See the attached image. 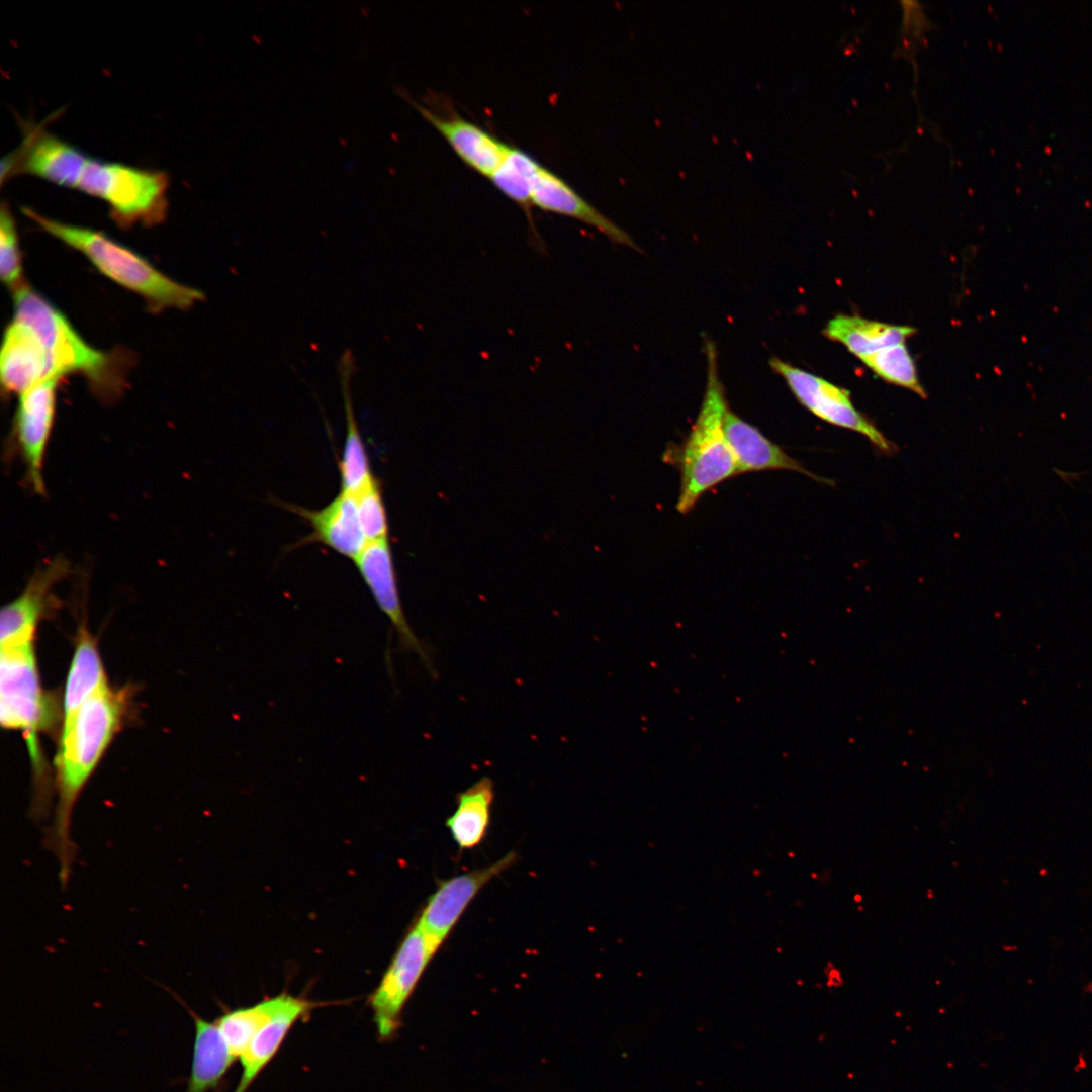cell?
<instances>
[{"label":"cell","instance_id":"1","mask_svg":"<svg viewBox=\"0 0 1092 1092\" xmlns=\"http://www.w3.org/2000/svg\"><path fill=\"white\" fill-rule=\"evenodd\" d=\"M124 690L108 680L81 706L71 723L61 730L56 757L57 805L48 833L49 848L59 862V877L66 887L76 855L71 838L75 805L116 733L127 711Z\"/></svg>","mask_w":1092,"mask_h":1092},{"label":"cell","instance_id":"2","mask_svg":"<svg viewBox=\"0 0 1092 1092\" xmlns=\"http://www.w3.org/2000/svg\"><path fill=\"white\" fill-rule=\"evenodd\" d=\"M46 178L102 200L121 225L155 224L167 211L165 172L95 159L66 142L53 152Z\"/></svg>","mask_w":1092,"mask_h":1092},{"label":"cell","instance_id":"3","mask_svg":"<svg viewBox=\"0 0 1092 1092\" xmlns=\"http://www.w3.org/2000/svg\"><path fill=\"white\" fill-rule=\"evenodd\" d=\"M707 383L698 416L684 442L671 446L664 460L679 472L676 510L689 514L700 498L723 481L739 475L737 463L724 430L729 405L718 375L717 353L706 344Z\"/></svg>","mask_w":1092,"mask_h":1092},{"label":"cell","instance_id":"4","mask_svg":"<svg viewBox=\"0 0 1092 1092\" xmlns=\"http://www.w3.org/2000/svg\"><path fill=\"white\" fill-rule=\"evenodd\" d=\"M22 211L48 234L85 255L103 275L144 297L154 310L185 309L204 298L200 290L172 280L98 231L51 219L28 207Z\"/></svg>","mask_w":1092,"mask_h":1092},{"label":"cell","instance_id":"5","mask_svg":"<svg viewBox=\"0 0 1092 1092\" xmlns=\"http://www.w3.org/2000/svg\"><path fill=\"white\" fill-rule=\"evenodd\" d=\"M0 707L2 727L25 734L36 784L33 813L36 818H43L48 788L43 783L37 737L51 724L52 706L40 684L34 644L1 648Z\"/></svg>","mask_w":1092,"mask_h":1092},{"label":"cell","instance_id":"6","mask_svg":"<svg viewBox=\"0 0 1092 1092\" xmlns=\"http://www.w3.org/2000/svg\"><path fill=\"white\" fill-rule=\"evenodd\" d=\"M33 330L40 340L53 375L81 373L98 391H114L112 357L88 345L56 307L24 284L14 291V317Z\"/></svg>","mask_w":1092,"mask_h":1092},{"label":"cell","instance_id":"7","mask_svg":"<svg viewBox=\"0 0 1092 1092\" xmlns=\"http://www.w3.org/2000/svg\"><path fill=\"white\" fill-rule=\"evenodd\" d=\"M769 365L784 378L797 400L814 416L864 436L883 455L897 453L898 446L854 406L847 389L776 357L769 360Z\"/></svg>","mask_w":1092,"mask_h":1092},{"label":"cell","instance_id":"8","mask_svg":"<svg viewBox=\"0 0 1092 1092\" xmlns=\"http://www.w3.org/2000/svg\"><path fill=\"white\" fill-rule=\"evenodd\" d=\"M437 951L415 923L369 999L380 1041H389L397 1034L403 1008Z\"/></svg>","mask_w":1092,"mask_h":1092},{"label":"cell","instance_id":"9","mask_svg":"<svg viewBox=\"0 0 1092 1092\" xmlns=\"http://www.w3.org/2000/svg\"><path fill=\"white\" fill-rule=\"evenodd\" d=\"M516 860L517 853L510 851L487 867L439 881L416 921L417 926L439 949L481 889Z\"/></svg>","mask_w":1092,"mask_h":1092},{"label":"cell","instance_id":"10","mask_svg":"<svg viewBox=\"0 0 1092 1092\" xmlns=\"http://www.w3.org/2000/svg\"><path fill=\"white\" fill-rule=\"evenodd\" d=\"M59 378H48L19 394L13 433L25 466L26 479L35 493L46 491L43 464L56 412Z\"/></svg>","mask_w":1092,"mask_h":1092},{"label":"cell","instance_id":"11","mask_svg":"<svg viewBox=\"0 0 1092 1092\" xmlns=\"http://www.w3.org/2000/svg\"><path fill=\"white\" fill-rule=\"evenodd\" d=\"M388 542V540L368 542L354 562L379 609L394 628L400 649L418 655L430 673L434 675L435 669L430 652L411 628L403 612Z\"/></svg>","mask_w":1092,"mask_h":1092},{"label":"cell","instance_id":"12","mask_svg":"<svg viewBox=\"0 0 1092 1092\" xmlns=\"http://www.w3.org/2000/svg\"><path fill=\"white\" fill-rule=\"evenodd\" d=\"M69 573V561L57 557L32 574L23 590L2 608L0 648L34 644L37 626L55 601L54 588Z\"/></svg>","mask_w":1092,"mask_h":1092},{"label":"cell","instance_id":"13","mask_svg":"<svg viewBox=\"0 0 1092 1092\" xmlns=\"http://www.w3.org/2000/svg\"><path fill=\"white\" fill-rule=\"evenodd\" d=\"M284 506L306 520L311 532L302 543H320L355 560L368 541L359 519L356 496L339 492L325 507L311 510L296 505Z\"/></svg>","mask_w":1092,"mask_h":1092},{"label":"cell","instance_id":"14","mask_svg":"<svg viewBox=\"0 0 1092 1092\" xmlns=\"http://www.w3.org/2000/svg\"><path fill=\"white\" fill-rule=\"evenodd\" d=\"M411 103L462 162L478 174L489 179L508 155L509 145L458 113L440 115L414 100Z\"/></svg>","mask_w":1092,"mask_h":1092},{"label":"cell","instance_id":"15","mask_svg":"<svg viewBox=\"0 0 1092 1092\" xmlns=\"http://www.w3.org/2000/svg\"><path fill=\"white\" fill-rule=\"evenodd\" d=\"M531 200L533 206L543 211L576 219L597 229L616 244L638 249L629 234L543 165L534 179Z\"/></svg>","mask_w":1092,"mask_h":1092},{"label":"cell","instance_id":"16","mask_svg":"<svg viewBox=\"0 0 1092 1092\" xmlns=\"http://www.w3.org/2000/svg\"><path fill=\"white\" fill-rule=\"evenodd\" d=\"M726 438L735 457L739 474L746 472L788 470L804 474L825 485L834 481L809 471L782 447L769 440L730 407L724 418Z\"/></svg>","mask_w":1092,"mask_h":1092},{"label":"cell","instance_id":"17","mask_svg":"<svg viewBox=\"0 0 1092 1092\" xmlns=\"http://www.w3.org/2000/svg\"><path fill=\"white\" fill-rule=\"evenodd\" d=\"M0 376L3 389L18 394L48 378H57L53 375L47 352L37 335L16 320L4 333Z\"/></svg>","mask_w":1092,"mask_h":1092},{"label":"cell","instance_id":"18","mask_svg":"<svg viewBox=\"0 0 1092 1092\" xmlns=\"http://www.w3.org/2000/svg\"><path fill=\"white\" fill-rule=\"evenodd\" d=\"M320 1005L322 1004L285 993L280 1008L260 1028L239 1058L242 1073L234 1092H247L273 1060L292 1027L299 1020L306 1018Z\"/></svg>","mask_w":1092,"mask_h":1092},{"label":"cell","instance_id":"19","mask_svg":"<svg viewBox=\"0 0 1092 1092\" xmlns=\"http://www.w3.org/2000/svg\"><path fill=\"white\" fill-rule=\"evenodd\" d=\"M338 372L346 418V436L339 462L340 492L358 494L374 478L369 458L354 415L350 382L355 373V359L350 349L340 356Z\"/></svg>","mask_w":1092,"mask_h":1092},{"label":"cell","instance_id":"20","mask_svg":"<svg viewBox=\"0 0 1092 1092\" xmlns=\"http://www.w3.org/2000/svg\"><path fill=\"white\" fill-rule=\"evenodd\" d=\"M179 1001L191 1016L195 1030L191 1070L184 1092H210L220 1085L237 1059L231 1053L215 1021L202 1018L184 1001Z\"/></svg>","mask_w":1092,"mask_h":1092},{"label":"cell","instance_id":"21","mask_svg":"<svg viewBox=\"0 0 1092 1092\" xmlns=\"http://www.w3.org/2000/svg\"><path fill=\"white\" fill-rule=\"evenodd\" d=\"M915 331L910 326L838 314L827 323L823 333L826 338L842 344L860 359L885 347L905 343Z\"/></svg>","mask_w":1092,"mask_h":1092},{"label":"cell","instance_id":"22","mask_svg":"<svg viewBox=\"0 0 1092 1092\" xmlns=\"http://www.w3.org/2000/svg\"><path fill=\"white\" fill-rule=\"evenodd\" d=\"M106 681L96 640L85 627H81L65 686L61 730L71 723L84 702Z\"/></svg>","mask_w":1092,"mask_h":1092},{"label":"cell","instance_id":"23","mask_svg":"<svg viewBox=\"0 0 1092 1092\" xmlns=\"http://www.w3.org/2000/svg\"><path fill=\"white\" fill-rule=\"evenodd\" d=\"M494 796V784L488 777L457 794L456 809L446 820V826L460 850L472 849L484 839Z\"/></svg>","mask_w":1092,"mask_h":1092},{"label":"cell","instance_id":"24","mask_svg":"<svg viewBox=\"0 0 1092 1092\" xmlns=\"http://www.w3.org/2000/svg\"><path fill=\"white\" fill-rule=\"evenodd\" d=\"M541 164L525 151L511 147L505 160L489 180L525 212L534 248L545 251V244L532 216V188Z\"/></svg>","mask_w":1092,"mask_h":1092},{"label":"cell","instance_id":"25","mask_svg":"<svg viewBox=\"0 0 1092 1092\" xmlns=\"http://www.w3.org/2000/svg\"><path fill=\"white\" fill-rule=\"evenodd\" d=\"M285 993L224 1012L214 1021L233 1056L239 1060L255 1034L277 1012Z\"/></svg>","mask_w":1092,"mask_h":1092},{"label":"cell","instance_id":"26","mask_svg":"<svg viewBox=\"0 0 1092 1092\" xmlns=\"http://www.w3.org/2000/svg\"><path fill=\"white\" fill-rule=\"evenodd\" d=\"M860 360L886 382L909 389L920 397L926 398L915 362L905 343L885 347L861 357Z\"/></svg>","mask_w":1092,"mask_h":1092},{"label":"cell","instance_id":"27","mask_svg":"<svg viewBox=\"0 0 1092 1092\" xmlns=\"http://www.w3.org/2000/svg\"><path fill=\"white\" fill-rule=\"evenodd\" d=\"M355 496L359 519L367 541L388 540V517L379 480L374 478Z\"/></svg>","mask_w":1092,"mask_h":1092},{"label":"cell","instance_id":"28","mask_svg":"<svg viewBox=\"0 0 1092 1092\" xmlns=\"http://www.w3.org/2000/svg\"><path fill=\"white\" fill-rule=\"evenodd\" d=\"M0 275L3 283L14 290L23 285L17 230L6 203L2 204L0 214Z\"/></svg>","mask_w":1092,"mask_h":1092}]
</instances>
